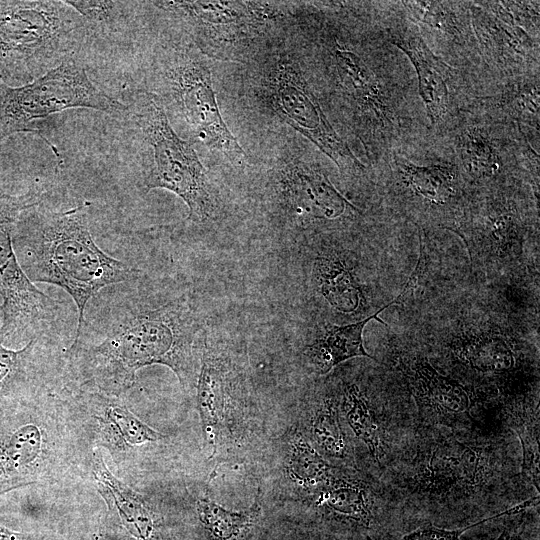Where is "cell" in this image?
I'll return each instance as SVG.
<instances>
[{
	"label": "cell",
	"instance_id": "6da1fadb",
	"mask_svg": "<svg viewBox=\"0 0 540 540\" xmlns=\"http://www.w3.org/2000/svg\"><path fill=\"white\" fill-rule=\"evenodd\" d=\"M197 324L181 298L153 309L119 313L106 326L101 341L71 345L82 376L100 392L118 396L135 383L145 366H168L184 386L194 379L192 346Z\"/></svg>",
	"mask_w": 540,
	"mask_h": 540
},
{
	"label": "cell",
	"instance_id": "7a4b0ae2",
	"mask_svg": "<svg viewBox=\"0 0 540 540\" xmlns=\"http://www.w3.org/2000/svg\"><path fill=\"white\" fill-rule=\"evenodd\" d=\"M89 207V202H83L63 212L37 214L23 233L13 237L27 277L33 283L61 287L74 300L78 309L75 339L85 324L89 300L103 288L133 280L140 273L96 244L89 227Z\"/></svg>",
	"mask_w": 540,
	"mask_h": 540
},
{
	"label": "cell",
	"instance_id": "3957f363",
	"mask_svg": "<svg viewBox=\"0 0 540 540\" xmlns=\"http://www.w3.org/2000/svg\"><path fill=\"white\" fill-rule=\"evenodd\" d=\"M86 28L64 1H0V75L33 81L74 57Z\"/></svg>",
	"mask_w": 540,
	"mask_h": 540
},
{
	"label": "cell",
	"instance_id": "277c9868",
	"mask_svg": "<svg viewBox=\"0 0 540 540\" xmlns=\"http://www.w3.org/2000/svg\"><path fill=\"white\" fill-rule=\"evenodd\" d=\"M132 116L149 152L142 182L145 192L169 190L187 205V220L203 223L211 219L216 202L205 169L192 144L171 127L161 102L153 94H142Z\"/></svg>",
	"mask_w": 540,
	"mask_h": 540
},
{
	"label": "cell",
	"instance_id": "5b68a950",
	"mask_svg": "<svg viewBox=\"0 0 540 540\" xmlns=\"http://www.w3.org/2000/svg\"><path fill=\"white\" fill-rule=\"evenodd\" d=\"M72 108L125 115L128 107L98 89L74 57L17 87L0 81V137L32 132L39 120Z\"/></svg>",
	"mask_w": 540,
	"mask_h": 540
},
{
	"label": "cell",
	"instance_id": "8992f818",
	"mask_svg": "<svg viewBox=\"0 0 540 540\" xmlns=\"http://www.w3.org/2000/svg\"><path fill=\"white\" fill-rule=\"evenodd\" d=\"M381 19L389 41L416 72L418 94L434 134H443L477 97L478 84L437 57L425 44L398 2H380Z\"/></svg>",
	"mask_w": 540,
	"mask_h": 540
},
{
	"label": "cell",
	"instance_id": "52a82bcc",
	"mask_svg": "<svg viewBox=\"0 0 540 540\" xmlns=\"http://www.w3.org/2000/svg\"><path fill=\"white\" fill-rule=\"evenodd\" d=\"M42 190L33 187L22 195L0 193V340L33 329L52 318L57 304L39 290L23 271L13 236L20 216L37 205Z\"/></svg>",
	"mask_w": 540,
	"mask_h": 540
},
{
	"label": "cell",
	"instance_id": "ba28073f",
	"mask_svg": "<svg viewBox=\"0 0 540 540\" xmlns=\"http://www.w3.org/2000/svg\"><path fill=\"white\" fill-rule=\"evenodd\" d=\"M265 96L272 110L299 131L346 174H358L365 166L332 127L300 68L287 57L272 64L265 77Z\"/></svg>",
	"mask_w": 540,
	"mask_h": 540
},
{
	"label": "cell",
	"instance_id": "9c48e42d",
	"mask_svg": "<svg viewBox=\"0 0 540 540\" xmlns=\"http://www.w3.org/2000/svg\"><path fill=\"white\" fill-rule=\"evenodd\" d=\"M163 78L173 104L194 137L233 164L244 165L247 155L220 114L204 62L187 49L177 51L164 64Z\"/></svg>",
	"mask_w": 540,
	"mask_h": 540
},
{
	"label": "cell",
	"instance_id": "30bf717a",
	"mask_svg": "<svg viewBox=\"0 0 540 540\" xmlns=\"http://www.w3.org/2000/svg\"><path fill=\"white\" fill-rule=\"evenodd\" d=\"M24 405L0 418V495L45 479L59 456L52 428Z\"/></svg>",
	"mask_w": 540,
	"mask_h": 540
},
{
	"label": "cell",
	"instance_id": "8fae6325",
	"mask_svg": "<svg viewBox=\"0 0 540 540\" xmlns=\"http://www.w3.org/2000/svg\"><path fill=\"white\" fill-rule=\"evenodd\" d=\"M406 18L429 49L480 84L484 67L472 29L469 2L400 1Z\"/></svg>",
	"mask_w": 540,
	"mask_h": 540
},
{
	"label": "cell",
	"instance_id": "7c38bea8",
	"mask_svg": "<svg viewBox=\"0 0 540 540\" xmlns=\"http://www.w3.org/2000/svg\"><path fill=\"white\" fill-rule=\"evenodd\" d=\"M469 13L480 57L493 82L539 74V39L498 20L477 2H469Z\"/></svg>",
	"mask_w": 540,
	"mask_h": 540
},
{
	"label": "cell",
	"instance_id": "4fadbf2b",
	"mask_svg": "<svg viewBox=\"0 0 540 540\" xmlns=\"http://www.w3.org/2000/svg\"><path fill=\"white\" fill-rule=\"evenodd\" d=\"M491 84L493 93L475 97L464 112L539 135V74Z\"/></svg>",
	"mask_w": 540,
	"mask_h": 540
},
{
	"label": "cell",
	"instance_id": "5bb4252c",
	"mask_svg": "<svg viewBox=\"0 0 540 540\" xmlns=\"http://www.w3.org/2000/svg\"><path fill=\"white\" fill-rule=\"evenodd\" d=\"M283 193L294 213L301 218L329 219L357 209L333 186L317 167L290 164L283 174Z\"/></svg>",
	"mask_w": 540,
	"mask_h": 540
},
{
	"label": "cell",
	"instance_id": "9a60e30c",
	"mask_svg": "<svg viewBox=\"0 0 540 540\" xmlns=\"http://www.w3.org/2000/svg\"><path fill=\"white\" fill-rule=\"evenodd\" d=\"M93 420L100 439L112 452L126 453L132 447L157 442L164 438L136 417L116 396L92 392L80 396Z\"/></svg>",
	"mask_w": 540,
	"mask_h": 540
},
{
	"label": "cell",
	"instance_id": "2e32d148",
	"mask_svg": "<svg viewBox=\"0 0 540 540\" xmlns=\"http://www.w3.org/2000/svg\"><path fill=\"white\" fill-rule=\"evenodd\" d=\"M92 474L100 494L108 507L115 509L126 531L136 540H150L154 516L144 499L109 471L101 454L95 453Z\"/></svg>",
	"mask_w": 540,
	"mask_h": 540
},
{
	"label": "cell",
	"instance_id": "e0dca14e",
	"mask_svg": "<svg viewBox=\"0 0 540 540\" xmlns=\"http://www.w3.org/2000/svg\"><path fill=\"white\" fill-rule=\"evenodd\" d=\"M405 374L416 401L442 414H468L470 399L464 387L437 372L428 362L407 366Z\"/></svg>",
	"mask_w": 540,
	"mask_h": 540
},
{
	"label": "cell",
	"instance_id": "ac0fdd59",
	"mask_svg": "<svg viewBox=\"0 0 540 540\" xmlns=\"http://www.w3.org/2000/svg\"><path fill=\"white\" fill-rule=\"evenodd\" d=\"M393 301L366 319L343 326H332L307 349V354L320 373H327L339 363L358 356L371 357L363 346V330L372 319L393 305Z\"/></svg>",
	"mask_w": 540,
	"mask_h": 540
},
{
	"label": "cell",
	"instance_id": "d6986e66",
	"mask_svg": "<svg viewBox=\"0 0 540 540\" xmlns=\"http://www.w3.org/2000/svg\"><path fill=\"white\" fill-rule=\"evenodd\" d=\"M36 341L33 337L13 350L0 340V418L25 404L34 377Z\"/></svg>",
	"mask_w": 540,
	"mask_h": 540
},
{
	"label": "cell",
	"instance_id": "ffe728a7",
	"mask_svg": "<svg viewBox=\"0 0 540 540\" xmlns=\"http://www.w3.org/2000/svg\"><path fill=\"white\" fill-rule=\"evenodd\" d=\"M221 368L204 351L198 377V407L208 442L215 447L218 426L222 421L225 384Z\"/></svg>",
	"mask_w": 540,
	"mask_h": 540
},
{
	"label": "cell",
	"instance_id": "44dd1931",
	"mask_svg": "<svg viewBox=\"0 0 540 540\" xmlns=\"http://www.w3.org/2000/svg\"><path fill=\"white\" fill-rule=\"evenodd\" d=\"M153 6L195 26L222 25L239 21L251 10L249 2L152 1Z\"/></svg>",
	"mask_w": 540,
	"mask_h": 540
},
{
	"label": "cell",
	"instance_id": "7402d4cb",
	"mask_svg": "<svg viewBox=\"0 0 540 540\" xmlns=\"http://www.w3.org/2000/svg\"><path fill=\"white\" fill-rule=\"evenodd\" d=\"M197 510L201 523L216 540H234L248 531L260 515L257 503L243 511H229L208 498L199 499Z\"/></svg>",
	"mask_w": 540,
	"mask_h": 540
},
{
	"label": "cell",
	"instance_id": "603a6c76",
	"mask_svg": "<svg viewBox=\"0 0 540 540\" xmlns=\"http://www.w3.org/2000/svg\"><path fill=\"white\" fill-rule=\"evenodd\" d=\"M321 291L336 309L351 312L359 305L360 291L349 270L337 259L321 257L315 264Z\"/></svg>",
	"mask_w": 540,
	"mask_h": 540
},
{
	"label": "cell",
	"instance_id": "cb8c5ba5",
	"mask_svg": "<svg viewBox=\"0 0 540 540\" xmlns=\"http://www.w3.org/2000/svg\"><path fill=\"white\" fill-rule=\"evenodd\" d=\"M458 350L469 365L483 372L505 371L514 365L510 345L498 336H473L463 341Z\"/></svg>",
	"mask_w": 540,
	"mask_h": 540
},
{
	"label": "cell",
	"instance_id": "d4e9b609",
	"mask_svg": "<svg viewBox=\"0 0 540 540\" xmlns=\"http://www.w3.org/2000/svg\"><path fill=\"white\" fill-rule=\"evenodd\" d=\"M480 459L469 447L458 442L442 446L431 460V471L443 480L475 484L479 479Z\"/></svg>",
	"mask_w": 540,
	"mask_h": 540
},
{
	"label": "cell",
	"instance_id": "484cf974",
	"mask_svg": "<svg viewBox=\"0 0 540 540\" xmlns=\"http://www.w3.org/2000/svg\"><path fill=\"white\" fill-rule=\"evenodd\" d=\"M343 405L354 433L365 443L372 456L378 459L382 451L378 424L366 398L355 384L345 387Z\"/></svg>",
	"mask_w": 540,
	"mask_h": 540
},
{
	"label": "cell",
	"instance_id": "4316f807",
	"mask_svg": "<svg viewBox=\"0 0 540 540\" xmlns=\"http://www.w3.org/2000/svg\"><path fill=\"white\" fill-rule=\"evenodd\" d=\"M324 502L333 511L348 517L358 524L369 528L372 514L363 491L343 481L334 482L322 496Z\"/></svg>",
	"mask_w": 540,
	"mask_h": 540
},
{
	"label": "cell",
	"instance_id": "83f0119b",
	"mask_svg": "<svg viewBox=\"0 0 540 540\" xmlns=\"http://www.w3.org/2000/svg\"><path fill=\"white\" fill-rule=\"evenodd\" d=\"M477 3L498 20L539 39V1H481Z\"/></svg>",
	"mask_w": 540,
	"mask_h": 540
},
{
	"label": "cell",
	"instance_id": "f1b7e54d",
	"mask_svg": "<svg viewBox=\"0 0 540 540\" xmlns=\"http://www.w3.org/2000/svg\"><path fill=\"white\" fill-rule=\"evenodd\" d=\"M290 468L301 483L316 484L327 478L329 465L302 439L292 444Z\"/></svg>",
	"mask_w": 540,
	"mask_h": 540
},
{
	"label": "cell",
	"instance_id": "f546056e",
	"mask_svg": "<svg viewBox=\"0 0 540 540\" xmlns=\"http://www.w3.org/2000/svg\"><path fill=\"white\" fill-rule=\"evenodd\" d=\"M313 433L319 445L329 454L343 457L346 452L338 414L332 402H326L313 421Z\"/></svg>",
	"mask_w": 540,
	"mask_h": 540
},
{
	"label": "cell",
	"instance_id": "4dcf8cb0",
	"mask_svg": "<svg viewBox=\"0 0 540 540\" xmlns=\"http://www.w3.org/2000/svg\"><path fill=\"white\" fill-rule=\"evenodd\" d=\"M67 5L73 8L86 22L87 27L113 28L119 23L126 8V2L121 1H86L65 0Z\"/></svg>",
	"mask_w": 540,
	"mask_h": 540
},
{
	"label": "cell",
	"instance_id": "1f68e13d",
	"mask_svg": "<svg viewBox=\"0 0 540 540\" xmlns=\"http://www.w3.org/2000/svg\"><path fill=\"white\" fill-rule=\"evenodd\" d=\"M539 497L531 498L519 505H516L512 508H509L501 513L495 514L489 518L482 519L476 523L465 526L460 529H445L439 528L433 525L421 526L416 528L413 531L408 532L397 540H459L463 533L467 530L479 526L487 521H490L501 516L518 514L521 511L529 508L535 501H538ZM366 540H373L370 537H367Z\"/></svg>",
	"mask_w": 540,
	"mask_h": 540
},
{
	"label": "cell",
	"instance_id": "d6a6232c",
	"mask_svg": "<svg viewBox=\"0 0 540 540\" xmlns=\"http://www.w3.org/2000/svg\"><path fill=\"white\" fill-rule=\"evenodd\" d=\"M539 423L538 418L532 419L528 423L526 420H521L515 427L518 433L522 451H523V463L522 472L532 482V484L539 491Z\"/></svg>",
	"mask_w": 540,
	"mask_h": 540
},
{
	"label": "cell",
	"instance_id": "836d02e7",
	"mask_svg": "<svg viewBox=\"0 0 540 540\" xmlns=\"http://www.w3.org/2000/svg\"><path fill=\"white\" fill-rule=\"evenodd\" d=\"M23 535L0 525V540H23Z\"/></svg>",
	"mask_w": 540,
	"mask_h": 540
},
{
	"label": "cell",
	"instance_id": "e575fe53",
	"mask_svg": "<svg viewBox=\"0 0 540 540\" xmlns=\"http://www.w3.org/2000/svg\"><path fill=\"white\" fill-rule=\"evenodd\" d=\"M496 540H521V535L514 528H505Z\"/></svg>",
	"mask_w": 540,
	"mask_h": 540
},
{
	"label": "cell",
	"instance_id": "d590c367",
	"mask_svg": "<svg viewBox=\"0 0 540 540\" xmlns=\"http://www.w3.org/2000/svg\"><path fill=\"white\" fill-rule=\"evenodd\" d=\"M93 540H100V539L96 537V538H94Z\"/></svg>",
	"mask_w": 540,
	"mask_h": 540
}]
</instances>
